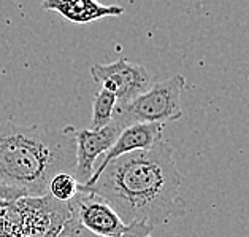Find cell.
<instances>
[{
    "instance_id": "obj_10",
    "label": "cell",
    "mask_w": 249,
    "mask_h": 237,
    "mask_svg": "<svg viewBox=\"0 0 249 237\" xmlns=\"http://www.w3.org/2000/svg\"><path fill=\"white\" fill-rule=\"evenodd\" d=\"M78 193V181L70 172H59L48 185V194L57 202H69Z\"/></svg>"
},
{
    "instance_id": "obj_6",
    "label": "cell",
    "mask_w": 249,
    "mask_h": 237,
    "mask_svg": "<svg viewBox=\"0 0 249 237\" xmlns=\"http://www.w3.org/2000/svg\"><path fill=\"white\" fill-rule=\"evenodd\" d=\"M123 127L114 119L99 131H75V167L71 175L78 181V185H86L90 180L99 156L105 155L113 147Z\"/></svg>"
},
{
    "instance_id": "obj_8",
    "label": "cell",
    "mask_w": 249,
    "mask_h": 237,
    "mask_svg": "<svg viewBox=\"0 0 249 237\" xmlns=\"http://www.w3.org/2000/svg\"><path fill=\"white\" fill-rule=\"evenodd\" d=\"M41 8L56 11L65 20L75 24H89L108 16L124 15V7L119 5H103L99 0H43Z\"/></svg>"
},
{
    "instance_id": "obj_2",
    "label": "cell",
    "mask_w": 249,
    "mask_h": 237,
    "mask_svg": "<svg viewBox=\"0 0 249 237\" xmlns=\"http://www.w3.org/2000/svg\"><path fill=\"white\" fill-rule=\"evenodd\" d=\"M75 131L73 126H22L13 119L0 123V185L27 198L46 196L54 175L73 174Z\"/></svg>"
},
{
    "instance_id": "obj_1",
    "label": "cell",
    "mask_w": 249,
    "mask_h": 237,
    "mask_svg": "<svg viewBox=\"0 0 249 237\" xmlns=\"http://www.w3.org/2000/svg\"><path fill=\"white\" fill-rule=\"evenodd\" d=\"M181 178L170 145L162 140L149 150L113 159L92 185H81L110 202L125 224L151 228L186 214Z\"/></svg>"
},
{
    "instance_id": "obj_5",
    "label": "cell",
    "mask_w": 249,
    "mask_h": 237,
    "mask_svg": "<svg viewBox=\"0 0 249 237\" xmlns=\"http://www.w3.org/2000/svg\"><path fill=\"white\" fill-rule=\"evenodd\" d=\"M90 77L100 88L116 96L118 104H129L151 86V75L142 64L119 58L110 64H94Z\"/></svg>"
},
{
    "instance_id": "obj_9",
    "label": "cell",
    "mask_w": 249,
    "mask_h": 237,
    "mask_svg": "<svg viewBox=\"0 0 249 237\" xmlns=\"http://www.w3.org/2000/svg\"><path fill=\"white\" fill-rule=\"evenodd\" d=\"M118 105L116 96L110 91L100 88L94 94L92 99V117H90V127L92 131L103 129L113 121L114 108Z\"/></svg>"
},
{
    "instance_id": "obj_7",
    "label": "cell",
    "mask_w": 249,
    "mask_h": 237,
    "mask_svg": "<svg viewBox=\"0 0 249 237\" xmlns=\"http://www.w3.org/2000/svg\"><path fill=\"white\" fill-rule=\"evenodd\" d=\"M163 140V124L159 123H138L124 127L121 134L118 136L116 142L113 143V147L105 153L102 164L95 167L92 177L86 185H92L100 175V172L105 169L113 159L129 155L133 151H142V150H149L156 147L157 143Z\"/></svg>"
},
{
    "instance_id": "obj_4",
    "label": "cell",
    "mask_w": 249,
    "mask_h": 237,
    "mask_svg": "<svg viewBox=\"0 0 249 237\" xmlns=\"http://www.w3.org/2000/svg\"><path fill=\"white\" fill-rule=\"evenodd\" d=\"M67 204L71 218L99 237H121L129 231L110 202L99 194L78 185V193Z\"/></svg>"
},
{
    "instance_id": "obj_3",
    "label": "cell",
    "mask_w": 249,
    "mask_h": 237,
    "mask_svg": "<svg viewBox=\"0 0 249 237\" xmlns=\"http://www.w3.org/2000/svg\"><path fill=\"white\" fill-rule=\"evenodd\" d=\"M186 88L183 75H173L167 80L157 81L129 104H118L113 119L123 127L138 123L167 124L183 117L181 93Z\"/></svg>"
},
{
    "instance_id": "obj_13",
    "label": "cell",
    "mask_w": 249,
    "mask_h": 237,
    "mask_svg": "<svg viewBox=\"0 0 249 237\" xmlns=\"http://www.w3.org/2000/svg\"><path fill=\"white\" fill-rule=\"evenodd\" d=\"M153 229L154 228H151L144 223H132L129 226V231L121 237H148Z\"/></svg>"
},
{
    "instance_id": "obj_11",
    "label": "cell",
    "mask_w": 249,
    "mask_h": 237,
    "mask_svg": "<svg viewBox=\"0 0 249 237\" xmlns=\"http://www.w3.org/2000/svg\"><path fill=\"white\" fill-rule=\"evenodd\" d=\"M56 237H99V236H95L86 228H83L75 218L70 217L69 220L62 224V228L59 229Z\"/></svg>"
},
{
    "instance_id": "obj_14",
    "label": "cell",
    "mask_w": 249,
    "mask_h": 237,
    "mask_svg": "<svg viewBox=\"0 0 249 237\" xmlns=\"http://www.w3.org/2000/svg\"><path fill=\"white\" fill-rule=\"evenodd\" d=\"M57 233H59V229H56V231H51V233H48L45 237H56V236H57Z\"/></svg>"
},
{
    "instance_id": "obj_12",
    "label": "cell",
    "mask_w": 249,
    "mask_h": 237,
    "mask_svg": "<svg viewBox=\"0 0 249 237\" xmlns=\"http://www.w3.org/2000/svg\"><path fill=\"white\" fill-rule=\"evenodd\" d=\"M21 198H27V196H26V194H24L22 191L16 190V188L0 185V204H10V202H15V200L21 199Z\"/></svg>"
}]
</instances>
